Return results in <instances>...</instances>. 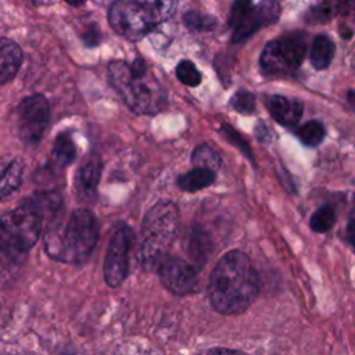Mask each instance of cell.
Wrapping results in <instances>:
<instances>
[{
  "instance_id": "obj_1",
  "label": "cell",
  "mask_w": 355,
  "mask_h": 355,
  "mask_svg": "<svg viewBox=\"0 0 355 355\" xmlns=\"http://www.w3.org/2000/svg\"><path fill=\"white\" fill-rule=\"evenodd\" d=\"M212 308L222 315H239L247 311L259 294V276L247 254L232 250L214 266L208 287Z\"/></svg>"
},
{
  "instance_id": "obj_2",
  "label": "cell",
  "mask_w": 355,
  "mask_h": 355,
  "mask_svg": "<svg viewBox=\"0 0 355 355\" xmlns=\"http://www.w3.org/2000/svg\"><path fill=\"white\" fill-rule=\"evenodd\" d=\"M108 78L114 89L136 114L159 112L166 103L164 87L151 75L141 58H136L132 64L112 61L108 65Z\"/></svg>"
},
{
  "instance_id": "obj_3",
  "label": "cell",
  "mask_w": 355,
  "mask_h": 355,
  "mask_svg": "<svg viewBox=\"0 0 355 355\" xmlns=\"http://www.w3.org/2000/svg\"><path fill=\"white\" fill-rule=\"evenodd\" d=\"M98 239V223L87 208L73 211L61 229H53L46 234V252L55 261L80 263L89 258Z\"/></svg>"
},
{
  "instance_id": "obj_4",
  "label": "cell",
  "mask_w": 355,
  "mask_h": 355,
  "mask_svg": "<svg viewBox=\"0 0 355 355\" xmlns=\"http://www.w3.org/2000/svg\"><path fill=\"white\" fill-rule=\"evenodd\" d=\"M179 208L169 200L158 201L143 218L137 258L144 269H155L179 234Z\"/></svg>"
},
{
  "instance_id": "obj_5",
  "label": "cell",
  "mask_w": 355,
  "mask_h": 355,
  "mask_svg": "<svg viewBox=\"0 0 355 355\" xmlns=\"http://www.w3.org/2000/svg\"><path fill=\"white\" fill-rule=\"evenodd\" d=\"M166 14V7L161 0L146 3L118 0L108 12V21L112 29L129 39L139 40L147 35Z\"/></svg>"
},
{
  "instance_id": "obj_6",
  "label": "cell",
  "mask_w": 355,
  "mask_h": 355,
  "mask_svg": "<svg viewBox=\"0 0 355 355\" xmlns=\"http://www.w3.org/2000/svg\"><path fill=\"white\" fill-rule=\"evenodd\" d=\"M42 230V218L32 208L22 205L0 216V247L21 252L36 244Z\"/></svg>"
},
{
  "instance_id": "obj_7",
  "label": "cell",
  "mask_w": 355,
  "mask_h": 355,
  "mask_svg": "<svg viewBox=\"0 0 355 355\" xmlns=\"http://www.w3.org/2000/svg\"><path fill=\"white\" fill-rule=\"evenodd\" d=\"M49 119L50 105L44 96L33 94L24 98L18 104L14 115L18 137L26 144H36L42 139Z\"/></svg>"
},
{
  "instance_id": "obj_8",
  "label": "cell",
  "mask_w": 355,
  "mask_h": 355,
  "mask_svg": "<svg viewBox=\"0 0 355 355\" xmlns=\"http://www.w3.org/2000/svg\"><path fill=\"white\" fill-rule=\"evenodd\" d=\"M306 44L304 40L290 36L266 43L261 54V67L269 73H283L297 69L304 61Z\"/></svg>"
},
{
  "instance_id": "obj_9",
  "label": "cell",
  "mask_w": 355,
  "mask_h": 355,
  "mask_svg": "<svg viewBox=\"0 0 355 355\" xmlns=\"http://www.w3.org/2000/svg\"><path fill=\"white\" fill-rule=\"evenodd\" d=\"M130 244V229L126 225H119L111 236L104 259V279L110 287L121 286L128 276Z\"/></svg>"
},
{
  "instance_id": "obj_10",
  "label": "cell",
  "mask_w": 355,
  "mask_h": 355,
  "mask_svg": "<svg viewBox=\"0 0 355 355\" xmlns=\"http://www.w3.org/2000/svg\"><path fill=\"white\" fill-rule=\"evenodd\" d=\"M162 286L176 295L193 294L198 290V275L187 261L166 254L155 268Z\"/></svg>"
},
{
  "instance_id": "obj_11",
  "label": "cell",
  "mask_w": 355,
  "mask_h": 355,
  "mask_svg": "<svg viewBox=\"0 0 355 355\" xmlns=\"http://www.w3.org/2000/svg\"><path fill=\"white\" fill-rule=\"evenodd\" d=\"M280 15V6L275 0H263L255 8H252L248 15L234 26L232 42L237 43L248 36H251L257 29L263 25L273 24Z\"/></svg>"
},
{
  "instance_id": "obj_12",
  "label": "cell",
  "mask_w": 355,
  "mask_h": 355,
  "mask_svg": "<svg viewBox=\"0 0 355 355\" xmlns=\"http://www.w3.org/2000/svg\"><path fill=\"white\" fill-rule=\"evenodd\" d=\"M101 176V164L97 157L86 158L75 176V193L79 201L92 202L96 198L97 187Z\"/></svg>"
},
{
  "instance_id": "obj_13",
  "label": "cell",
  "mask_w": 355,
  "mask_h": 355,
  "mask_svg": "<svg viewBox=\"0 0 355 355\" xmlns=\"http://www.w3.org/2000/svg\"><path fill=\"white\" fill-rule=\"evenodd\" d=\"M268 110L272 118L284 126L295 125L302 116V103L298 100H290L284 96H272L268 100Z\"/></svg>"
},
{
  "instance_id": "obj_14",
  "label": "cell",
  "mask_w": 355,
  "mask_h": 355,
  "mask_svg": "<svg viewBox=\"0 0 355 355\" xmlns=\"http://www.w3.org/2000/svg\"><path fill=\"white\" fill-rule=\"evenodd\" d=\"M24 162L15 155L0 157V200L14 193L22 182Z\"/></svg>"
},
{
  "instance_id": "obj_15",
  "label": "cell",
  "mask_w": 355,
  "mask_h": 355,
  "mask_svg": "<svg viewBox=\"0 0 355 355\" xmlns=\"http://www.w3.org/2000/svg\"><path fill=\"white\" fill-rule=\"evenodd\" d=\"M22 51L19 46L6 37H0V86L10 82L19 69Z\"/></svg>"
},
{
  "instance_id": "obj_16",
  "label": "cell",
  "mask_w": 355,
  "mask_h": 355,
  "mask_svg": "<svg viewBox=\"0 0 355 355\" xmlns=\"http://www.w3.org/2000/svg\"><path fill=\"white\" fill-rule=\"evenodd\" d=\"M215 179H216V172L209 171L207 168L194 166L191 171L180 175L176 179V184L183 191L194 193L212 186L215 183Z\"/></svg>"
},
{
  "instance_id": "obj_17",
  "label": "cell",
  "mask_w": 355,
  "mask_h": 355,
  "mask_svg": "<svg viewBox=\"0 0 355 355\" xmlns=\"http://www.w3.org/2000/svg\"><path fill=\"white\" fill-rule=\"evenodd\" d=\"M187 244L189 254L193 258L194 263L202 266L212 252V240L208 233L202 229L193 227L190 230V234L187 236Z\"/></svg>"
},
{
  "instance_id": "obj_18",
  "label": "cell",
  "mask_w": 355,
  "mask_h": 355,
  "mask_svg": "<svg viewBox=\"0 0 355 355\" xmlns=\"http://www.w3.org/2000/svg\"><path fill=\"white\" fill-rule=\"evenodd\" d=\"M76 157V147L68 133H61L55 139L51 150V162L55 168H65Z\"/></svg>"
},
{
  "instance_id": "obj_19",
  "label": "cell",
  "mask_w": 355,
  "mask_h": 355,
  "mask_svg": "<svg viewBox=\"0 0 355 355\" xmlns=\"http://www.w3.org/2000/svg\"><path fill=\"white\" fill-rule=\"evenodd\" d=\"M334 55V43L327 36H316L311 50V64L316 69H324L329 67Z\"/></svg>"
},
{
  "instance_id": "obj_20",
  "label": "cell",
  "mask_w": 355,
  "mask_h": 355,
  "mask_svg": "<svg viewBox=\"0 0 355 355\" xmlns=\"http://www.w3.org/2000/svg\"><path fill=\"white\" fill-rule=\"evenodd\" d=\"M191 164L194 166L207 168L209 171L218 172L222 165V158L216 150L208 144H200L194 148L191 154Z\"/></svg>"
},
{
  "instance_id": "obj_21",
  "label": "cell",
  "mask_w": 355,
  "mask_h": 355,
  "mask_svg": "<svg viewBox=\"0 0 355 355\" xmlns=\"http://www.w3.org/2000/svg\"><path fill=\"white\" fill-rule=\"evenodd\" d=\"M295 135L305 146L316 147L323 141L326 136V129L319 121H308L297 129Z\"/></svg>"
},
{
  "instance_id": "obj_22",
  "label": "cell",
  "mask_w": 355,
  "mask_h": 355,
  "mask_svg": "<svg viewBox=\"0 0 355 355\" xmlns=\"http://www.w3.org/2000/svg\"><path fill=\"white\" fill-rule=\"evenodd\" d=\"M25 205L32 208L43 219V215L54 212L57 211V208H60L61 200L54 193H43V194L32 196Z\"/></svg>"
},
{
  "instance_id": "obj_23",
  "label": "cell",
  "mask_w": 355,
  "mask_h": 355,
  "mask_svg": "<svg viewBox=\"0 0 355 355\" xmlns=\"http://www.w3.org/2000/svg\"><path fill=\"white\" fill-rule=\"evenodd\" d=\"M336 220L337 216L334 209L329 205H323L312 214L309 219V226L315 233H326L334 226Z\"/></svg>"
},
{
  "instance_id": "obj_24",
  "label": "cell",
  "mask_w": 355,
  "mask_h": 355,
  "mask_svg": "<svg viewBox=\"0 0 355 355\" xmlns=\"http://www.w3.org/2000/svg\"><path fill=\"white\" fill-rule=\"evenodd\" d=\"M219 132H220V135L225 137L226 141H229L232 146H234L236 148H239V150L254 164V155H252V153H251V148H250L248 143L245 141V139H244L239 132H236L232 126H229V125H226V123H223V125L220 126Z\"/></svg>"
},
{
  "instance_id": "obj_25",
  "label": "cell",
  "mask_w": 355,
  "mask_h": 355,
  "mask_svg": "<svg viewBox=\"0 0 355 355\" xmlns=\"http://www.w3.org/2000/svg\"><path fill=\"white\" fill-rule=\"evenodd\" d=\"M176 76L178 79L186 85V86H198L201 82V75L198 72V69L196 68V65L189 61V60H183L178 64L176 67Z\"/></svg>"
},
{
  "instance_id": "obj_26",
  "label": "cell",
  "mask_w": 355,
  "mask_h": 355,
  "mask_svg": "<svg viewBox=\"0 0 355 355\" xmlns=\"http://www.w3.org/2000/svg\"><path fill=\"white\" fill-rule=\"evenodd\" d=\"M184 24L193 31H212L216 25V21L209 15H204L197 11H189L184 14Z\"/></svg>"
},
{
  "instance_id": "obj_27",
  "label": "cell",
  "mask_w": 355,
  "mask_h": 355,
  "mask_svg": "<svg viewBox=\"0 0 355 355\" xmlns=\"http://www.w3.org/2000/svg\"><path fill=\"white\" fill-rule=\"evenodd\" d=\"M230 105L240 114H251L255 108V97L250 92H237L230 98Z\"/></svg>"
},
{
  "instance_id": "obj_28",
  "label": "cell",
  "mask_w": 355,
  "mask_h": 355,
  "mask_svg": "<svg viewBox=\"0 0 355 355\" xmlns=\"http://www.w3.org/2000/svg\"><path fill=\"white\" fill-rule=\"evenodd\" d=\"M252 10V0H234L232 4V10L229 14V25L236 26L239 25Z\"/></svg>"
},
{
  "instance_id": "obj_29",
  "label": "cell",
  "mask_w": 355,
  "mask_h": 355,
  "mask_svg": "<svg viewBox=\"0 0 355 355\" xmlns=\"http://www.w3.org/2000/svg\"><path fill=\"white\" fill-rule=\"evenodd\" d=\"M331 14H333V6L331 3H327V1H323L320 3L319 6L313 7L308 15H306V19L312 24H322L327 19L331 18Z\"/></svg>"
},
{
  "instance_id": "obj_30",
  "label": "cell",
  "mask_w": 355,
  "mask_h": 355,
  "mask_svg": "<svg viewBox=\"0 0 355 355\" xmlns=\"http://www.w3.org/2000/svg\"><path fill=\"white\" fill-rule=\"evenodd\" d=\"M207 355H247L240 349H234V348H226V347H215L211 348Z\"/></svg>"
},
{
  "instance_id": "obj_31",
  "label": "cell",
  "mask_w": 355,
  "mask_h": 355,
  "mask_svg": "<svg viewBox=\"0 0 355 355\" xmlns=\"http://www.w3.org/2000/svg\"><path fill=\"white\" fill-rule=\"evenodd\" d=\"M336 8L340 14L347 15V14L355 11V0H338L336 3Z\"/></svg>"
},
{
  "instance_id": "obj_32",
  "label": "cell",
  "mask_w": 355,
  "mask_h": 355,
  "mask_svg": "<svg viewBox=\"0 0 355 355\" xmlns=\"http://www.w3.org/2000/svg\"><path fill=\"white\" fill-rule=\"evenodd\" d=\"M345 239L349 243V245L355 250V219L349 220L345 229Z\"/></svg>"
},
{
  "instance_id": "obj_33",
  "label": "cell",
  "mask_w": 355,
  "mask_h": 355,
  "mask_svg": "<svg viewBox=\"0 0 355 355\" xmlns=\"http://www.w3.org/2000/svg\"><path fill=\"white\" fill-rule=\"evenodd\" d=\"M255 133H257V137H258L259 141H266V140H269V137H270V135H269V132H268V129H266V126H265L263 123H259V125L257 126Z\"/></svg>"
},
{
  "instance_id": "obj_34",
  "label": "cell",
  "mask_w": 355,
  "mask_h": 355,
  "mask_svg": "<svg viewBox=\"0 0 355 355\" xmlns=\"http://www.w3.org/2000/svg\"><path fill=\"white\" fill-rule=\"evenodd\" d=\"M347 101L351 105V108L355 111V90H348L347 93Z\"/></svg>"
},
{
  "instance_id": "obj_35",
  "label": "cell",
  "mask_w": 355,
  "mask_h": 355,
  "mask_svg": "<svg viewBox=\"0 0 355 355\" xmlns=\"http://www.w3.org/2000/svg\"><path fill=\"white\" fill-rule=\"evenodd\" d=\"M68 4H71V6H80V4H83L86 0H65Z\"/></svg>"
},
{
  "instance_id": "obj_36",
  "label": "cell",
  "mask_w": 355,
  "mask_h": 355,
  "mask_svg": "<svg viewBox=\"0 0 355 355\" xmlns=\"http://www.w3.org/2000/svg\"><path fill=\"white\" fill-rule=\"evenodd\" d=\"M354 204H355V196H354Z\"/></svg>"
}]
</instances>
